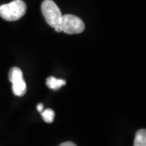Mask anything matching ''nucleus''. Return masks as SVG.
Here are the masks:
<instances>
[{
  "label": "nucleus",
  "instance_id": "f257e3e1",
  "mask_svg": "<svg viewBox=\"0 0 146 146\" xmlns=\"http://www.w3.org/2000/svg\"><path fill=\"white\" fill-rule=\"evenodd\" d=\"M27 6L22 0H14L0 6V16L7 21H16L25 15Z\"/></svg>",
  "mask_w": 146,
  "mask_h": 146
},
{
  "label": "nucleus",
  "instance_id": "f03ea898",
  "mask_svg": "<svg viewBox=\"0 0 146 146\" xmlns=\"http://www.w3.org/2000/svg\"><path fill=\"white\" fill-rule=\"evenodd\" d=\"M42 12L45 20L54 29L59 25L62 19V12L57 4L52 0H45L42 3Z\"/></svg>",
  "mask_w": 146,
  "mask_h": 146
},
{
  "label": "nucleus",
  "instance_id": "7ed1b4c3",
  "mask_svg": "<svg viewBox=\"0 0 146 146\" xmlns=\"http://www.w3.org/2000/svg\"><path fill=\"white\" fill-rule=\"evenodd\" d=\"M59 25L62 31L68 34H78L84 30V23L78 16L74 15H64L62 16Z\"/></svg>",
  "mask_w": 146,
  "mask_h": 146
},
{
  "label": "nucleus",
  "instance_id": "20e7f679",
  "mask_svg": "<svg viewBox=\"0 0 146 146\" xmlns=\"http://www.w3.org/2000/svg\"><path fill=\"white\" fill-rule=\"evenodd\" d=\"M9 80L12 84V92L17 97L25 95L27 91V85L24 77L23 72L19 68H11L9 72Z\"/></svg>",
  "mask_w": 146,
  "mask_h": 146
},
{
  "label": "nucleus",
  "instance_id": "39448f33",
  "mask_svg": "<svg viewBox=\"0 0 146 146\" xmlns=\"http://www.w3.org/2000/svg\"><path fill=\"white\" fill-rule=\"evenodd\" d=\"M66 84V81L62 79H56L54 76H50L48 77L46 80V85L48 86V88H50V89H60L62 86Z\"/></svg>",
  "mask_w": 146,
  "mask_h": 146
},
{
  "label": "nucleus",
  "instance_id": "423d86ee",
  "mask_svg": "<svg viewBox=\"0 0 146 146\" xmlns=\"http://www.w3.org/2000/svg\"><path fill=\"white\" fill-rule=\"evenodd\" d=\"M133 146H146V131L145 129H140L137 131L134 140Z\"/></svg>",
  "mask_w": 146,
  "mask_h": 146
},
{
  "label": "nucleus",
  "instance_id": "0eeeda50",
  "mask_svg": "<svg viewBox=\"0 0 146 146\" xmlns=\"http://www.w3.org/2000/svg\"><path fill=\"white\" fill-rule=\"evenodd\" d=\"M42 115L44 121H46L48 123H52L54 119V112L51 109H46L42 110Z\"/></svg>",
  "mask_w": 146,
  "mask_h": 146
},
{
  "label": "nucleus",
  "instance_id": "6e6552de",
  "mask_svg": "<svg viewBox=\"0 0 146 146\" xmlns=\"http://www.w3.org/2000/svg\"><path fill=\"white\" fill-rule=\"evenodd\" d=\"M59 146H77L75 143L73 142H71V141H67V142H64V143H62Z\"/></svg>",
  "mask_w": 146,
  "mask_h": 146
},
{
  "label": "nucleus",
  "instance_id": "1a4fd4ad",
  "mask_svg": "<svg viewBox=\"0 0 146 146\" xmlns=\"http://www.w3.org/2000/svg\"><path fill=\"white\" fill-rule=\"evenodd\" d=\"M43 104L42 103H39V104L37 105V106H36V109H37V110L39 111V112H41L42 113V110H43Z\"/></svg>",
  "mask_w": 146,
  "mask_h": 146
},
{
  "label": "nucleus",
  "instance_id": "9d476101",
  "mask_svg": "<svg viewBox=\"0 0 146 146\" xmlns=\"http://www.w3.org/2000/svg\"><path fill=\"white\" fill-rule=\"evenodd\" d=\"M54 29H55V31L58 32V33H60V32H63L62 31V29H61V27L60 25H58L54 28Z\"/></svg>",
  "mask_w": 146,
  "mask_h": 146
}]
</instances>
